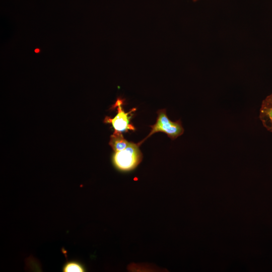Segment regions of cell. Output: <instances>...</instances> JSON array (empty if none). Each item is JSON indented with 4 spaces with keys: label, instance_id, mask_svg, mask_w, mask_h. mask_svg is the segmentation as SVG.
Instances as JSON below:
<instances>
[{
    "label": "cell",
    "instance_id": "obj_1",
    "mask_svg": "<svg viewBox=\"0 0 272 272\" xmlns=\"http://www.w3.org/2000/svg\"><path fill=\"white\" fill-rule=\"evenodd\" d=\"M139 145L131 142L125 149L114 152L112 162L118 170L127 172L133 170L141 162L142 154Z\"/></svg>",
    "mask_w": 272,
    "mask_h": 272
},
{
    "label": "cell",
    "instance_id": "obj_2",
    "mask_svg": "<svg viewBox=\"0 0 272 272\" xmlns=\"http://www.w3.org/2000/svg\"><path fill=\"white\" fill-rule=\"evenodd\" d=\"M157 113L158 117L155 124L150 125L152 128L151 131L146 138L138 144L139 146L147 139L157 132H163L166 133L172 140L183 133L184 128L182 126L180 120L174 122L171 121L168 118L165 109L159 110Z\"/></svg>",
    "mask_w": 272,
    "mask_h": 272
},
{
    "label": "cell",
    "instance_id": "obj_3",
    "mask_svg": "<svg viewBox=\"0 0 272 272\" xmlns=\"http://www.w3.org/2000/svg\"><path fill=\"white\" fill-rule=\"evenodd\" d=\"M122 101L121 99H117L115 104V106L117 107V115L113 118L106 117L104 119V122L111 123L115 131L122 132H126L129 129L133 130L135 129L134 126L129 124L131 116H129L128 115L135 109L134 108L125 113L122 109Z\"/></svg>",
    "mask_w": 272,
    "mask_h": 272
},
{
    "label": "cell",
    "instance_id": "obj_4",
    "mask_svg": "<svg viewBox=\"0 0 272 272\" xmlns=\"http://www.w3.org/2000/svg\"><path fill=\"white\" fill-rule=\"evenodd\" d=\"M259 117L263 126L272 132V93L262 101Z\"/></svg>",
    "mask_w": 272,
    "mask_h": 272
},
{
    "label": "cell",
    "instance_id": "obj_5",
    "mask_svg": "<svg viewBox=\"0 0 272 272\" xmlns=\"http://www.w3.org/2000/svg\"><path fill=\"white\" fill-rule=\"evenodd\" d=\"M130 143L124 138L122 132L114 131V133L110 136L109 144L114 152H116L125 149Z\"/></svg>",
    "mask_w": 272,
    "mask_h": 272
},
{
    "label": "cell",
    "instance_id": "obj_6",
    "mask_svg": "<svg viewBox=\"0 0 272 272\" xmlns=\"http://www.w3.org/2000/svg\"><path fill=\"white\" fill-rule=\"evenodd\" d=\"M86 271L84 265L79 261L71 260L66 262L62 267L63 272H84Z\"/></svg>",
    "mask_w": 272,
    "mask_h": 272
},
{
    "label": "cell",
    "instance_id": "obj_7",
    "mask_svg": "<svg viewBox=\"0 0 272 272\" xmlns=\"http://www.w3.org/2000/svg\"><path fill=\"white\" fill-rule=\"evenodd\" d=\"M193 1L194 2H195V1H198V0H193Z\"/></svg>",
    "mask_w": 272,
    "mask_h": 272
}]
</instances>
